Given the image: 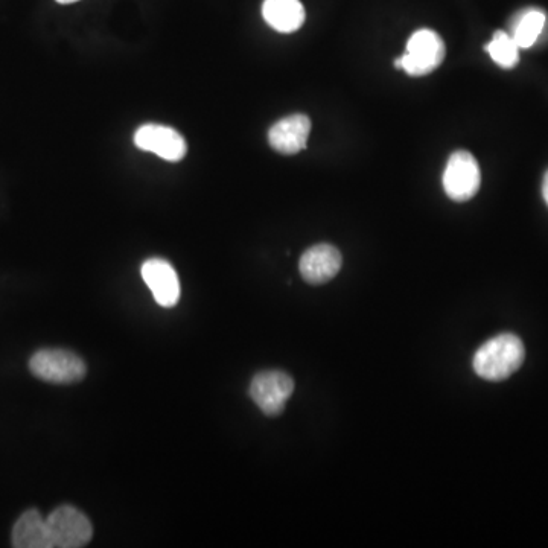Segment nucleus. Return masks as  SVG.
<instances>
[{
    "label": "nucleus",
    "instance_id": "f257e3e1",
    "mask_svg": "<svg viewBox=\"0 0 548 548\" xmlns=\"http://www.w3.org/2000/svg\"><path fill=\"white\" fill-rule=\"evenodd\" d=\"M526 349L515 334H500L486 341L475 352L472 366L475 373L486 381H503L523 366Z\"/></svg>",
    "mask_w": 548,
    "mask_h": 548
},
{
    "label": "nucleus",
    "instance_id": "f03ea898",
    "mask_svg": "<svg viewBox=\"0 0 548 548\" xmlns=\"http://www.w3.org/2000/svg\"><path fill=\"white\" fill-rule=\"evenodd\" d=\"M29 370L39 380L51 384L80 383L86 376L83 358L66 349H42L29 360Z\"/></svg>",
    "mask_w": 548,
    "mask_h": 548
},
{
    "label": "nucleus",
    "instance_id": "7ed1b4c3",
    "mask_svg": "<svg viewBox=\"0 0 548 548\" xmlns=\"http://www.w3.org/2000/svg\"><path fill=\"white\" fill-rule=\"evenodd\" d=\"M445 54V43L437 32L419 29L408 40L407 52L395 60V67L407 72L411 77H422L436 71L442 64Z\"/></svg>",
    "mask_w": 548,
    "mask_h": 548
},
{
    "label": "nucleus",
    "instance_id": "20e7f679",
    "mask_svg": "<svg viewBox=\"0 0 548 548\" xmlns=\"http://www.w3.org/2000/svg\"><path fill=\"white\" fill-rule=\"evenodd\" d=\"M51 548H80L89 544L93 527L74 506H60L46 518Z\"/></svg>",
    "mask_w": 548,
    "mask_h": 548
},
{
    "label": "nucleus",
    "instance_id": "39448f33",
    "mask_svg": "<svg viewBox=\"0 0 548 548\" xmlns=\"http://www.w3.org/2000/svg\"><path fill=\"white\" fill-rule=\"evenodd\" d=\"M482 185V173L477 160L468 151L451 154L443 173V189L448 197L457 203L471 200Z\"/></svg>",
    "mask_w": 548,
    "mask_h": 548
},
{
    "label": "nucleus",
    "instance_id": "423d86ee",
    "mask_svg": "<svg viewBox=\"0 0 548 548\" xmlns=\"http://www.w3.org/2000/svg\"><path fill=\"white\" fill-rule=\"evenodd\" d=\"M293 392V378L282 370L259 372L249 389L250 398L267 416L281 415Z\"/></svg>",
    "mask_w": 548,
    "mask_h": 548
},
{
    "label": "nucleus",
    "instance_id": "0eeeda50",
    "mask_svg": "<svg viewBox=\"0 0 548 548\" xmlns=\"http://www.w3.org/2000/svg\"><path fill=\"white\" fill-rule=\"evenodd\" d=\"M134 144L139 150L150 151L168 162H180L188 151L185 137L179 131L159 124H145L137 128Z\"/></svg>",
    "mask_w": 548,
    "mask_h": 548
},
{
    "label": "nucleus",
    "instance_id": "6e6552de",
    "mask_svg": "<svg viewBox=\"0 0 548 548\" xmlns=\"http://www.w3.org/2000/svg\"><path fill=\"white\" fill-rule=\"evenodd\" d=\"M142 279L163 308H173L180 299V281L173 265L165 259H148L142 265Z\"/></svg>",
    "mask_w": 548,
    "mask_h": 548
},
{
    "label": "nucleus",
    "instance_id": "1a4fd4ad",
    "mask_svg": "<svg viewBox=\"0 0 548 548\" xmlns=\"http://www.w3.org/2000/svg\"><path fill=\"white\" fill-rule=\"evenodd\" d=\"M343 265V256L331 244H317L303 253L299 262L300 274L308 284L322 285L332 281Z\"/></svg>",
    "mask_w": 548,
    "mask_h": 548
},
{
    "label": "nucleus",
    "instance_id": "9d476101",
    "mask_svg": "<svg viewBox=\"0 0 548 548\" xmlns=\"http://www.w3.org/2000/svg\"><path fill=\"white\" fill-rule=\"evenodd\" d=\"M310 133V118L297 113L276 122L268 131V142L274 151L291 156L305 150Z\"/></svg>",
    "mask_w": 548,
    "mask_h": 548
},
{
    "label": "nucleus",
    "instance_id": "9b49d317",
    "mask_svg": "<svg viewBox=\"0 0 548 548\" xmlns=\"http://www.w3.org/2000/svg\"><path fill=\"white\" fill-rule=\"evenodd\" d=\"M265 22L282 34H291L305 23V8L299 0H265L262 5Z\"/></svg>",
    "mask_w": 548,
    "mask_h": 548
},
{
    "label": "nucleus",
    "instance_id": "f8f14e48",
    "mask_svg": "<svg viewBox=\"0 0 548 548\" xmlns=\"http://www.w3.org/2000/svg\"><path fill=\"white\" fill-rule=\"evenodd\" d=\"M13 547L16 548H51L46 518L39 510H26L14 524Z\"/></svg>",
    "mask_w": 548,
    "mask_h": 548
},
{
    "label": "nucleus",
    "instance_id": "ddd939ff",
    "mask_svg": "<svg viewBox=\"0 0 548 548\" xmlns=\"http://www.w3.org/2000/svg\"><path fill=\"white\" fill-rule=\"evenodd\" d=\"M545 23H547V16L544 11L538 8H526L515 14L510 22V36L515 40L518 48H532L544 32Z\"/></svg>",
    "mask_w": 548,
    "mask_h": 548
},
{
    "label": "nucleus",
    "instance_id": "4468645a",
    "mask_svg": "<svg viewBox=\"0 0 548 548\" xmlns=\"http://www.w3.org/2000/svg\"><path fill=\"white\" fill-rule=\"evenodd\" d=\"M485 49L491 55L492 60L503 69H513L520 61V48H518L509 32H495L494 37L485 46Z\"/></svg>",
    "mask_w": 548,
    "mask_h": 548
},
{
    "label": "nucleus",
    "instance_id": "2eb2a0df",
    "mask_svg": "<svg viewBox=\"0 0 548 548\" xmlns=\"http://www.w3.org/2000/svg\"><path fill=\"white\" fill-rule=\"evenodd\" d=\"M542 197H544V201L548 206V171L545 173L544 180H542Z\"/></svg>",
    "mask_w": 548,
    "mask_h": 548
},
{
    "label": "nucleus",
    "instance_id": "dca6fc26",
    "mask_svg": "<svg viewBox=\"0 0 548 548\" xmlns=\"http://www.w3.org/2000/svg\"><path fill=\"white\" fill-rule=\"evenodd\" d=\"M58 4L61 5H69V4H75V2H78V0H57Z\"/></svg>",
    "mask_w": 548,
    "mask_h": 548
}]
</instances>
